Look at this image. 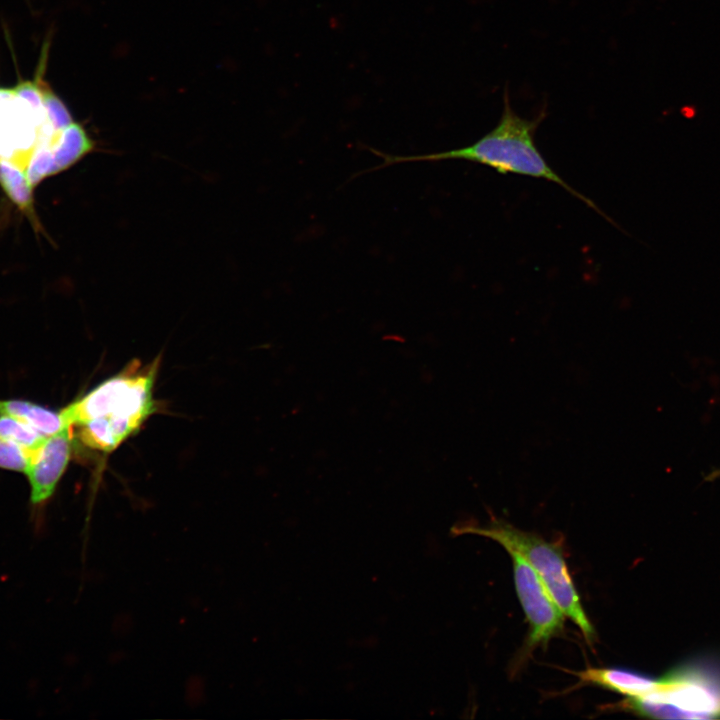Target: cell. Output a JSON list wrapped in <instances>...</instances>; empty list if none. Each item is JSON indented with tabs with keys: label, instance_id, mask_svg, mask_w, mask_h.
I'll use <instances>...</instances> for the list:
<instances>
[{
	"label": "cell",
	"instance_id": "cell-1",
	"mask_svg": "<svg viewBox=\"0 0 720 720\" xmlns=\"http://www.w3.org/2000/svg\"><path fill=\"white\" fill-rule=\"evenodd\" d=\"M44 46L32 78L0 85V186L27 217H34L35 188L69 168L93 148L44 75Z\"/></svg>",
	"mask_w": 720,
	"mask_h": 720
},
{
	"label": "cell",
	"instance_id": "cell-2",
	"mask_svg": "<svg viewBox=\"0 0 720 720\" xmlns=\"http://www.w3.org/2000/svg\"><path fill=\"white\" fill-rule=\"evenodd\" d=\"M546 115V107L532 119L517 115L510 104L509 91L506 87L503 94V111L497 125L476 142L465 147L418 155H392L367 147L368 151L382 161L369 169L357 172L353 178L395 164L465 160L488 166L504 175L516 174L554 182L616 225L593 200L563 180L542 156L535 143V134Z\"/></svg>",
	"mask_w": 720,
	"mask_h": 720
},
{
	"label": "cell",
	"instance_id": "cell-3",
	"mask_svg": "<svg viewBox=\"0 0 720 720\" xmlns=\"http://www.w3.org/2000/svg\"><path fill=\"white\" fill-rule=\"evenodd\" d=\"M158 364L133 362L61 409L67 423L79 428L86 446L111 452L141 428L156 410Z\"/></svg>",
	"mask_w": 720,
	"mask_h": 720
},
{
	"label": "cell",
	"instance_id": "cell-4",
	"mask_svg": "<svg viewBox=\"0 0 720 720\" xmlns=\"http://www.w3.org/2000/svg\"><path fill=\"white\" fill-rule=\"evenodd\" d=\"M466 531L490 538L505 549H513L520 553L536 571L563 614L576 623L587 640L593 638L594 629L583 610L558 546L498 521L487 527L468 528Z\"/></svg>",
	"mask_w": 720,
	"mask_h": 720
},
{
	"label": "cell",
	"instance_id": "cell-5",
	"mask_svg": "<svg viewBox=\"0 0 720 720\" xmlns=\"http://www.w3.org/2000/svg\"><path fill=\"white\" fill-rule=\"evenodd\" d=\"M631 710L653 718L720 717V674L703 666L679 668L651 692L625 701Z\"/></svg>",
	"mask_w": 720,
	"mask_h": 720
},
{
	"label": "cell",
	"instance_id": "cell-6",
	"mask_svg": "<svg viewBox=\"0 0 720 720\" xmlns=\"http://www.w3.org/2000/svg\"><path fill=\"white\" fill-rule=\"evenodd\" d=\"M73 427L68 426L31 450L25 470L30 486V505L34 530L43 528V510L54 495L72 454Z\"/></svg>",
	"mask_w": 720,
	"mask_h": 720
},
{
	"label": "cell",
	"instance_id": "cell-7",
	"mask_svg": "<svg viewBox=\"0 0 720 720\" xmlns=\"http://www.w3.org/2000/svg\"><path fill=\"white\" fill-rule=\"evenodd\" d=\"M506 550L513 561L516 592L529 623V643L543 644L562 629L564 614L529 562L517 551Z\"/></svg>",
	"mask_w": 720,
	"mask_h": 720
},
{
	"label": "cell",
	"instance_id": "cell-8",
	"mask_svg": "<svg viewBox=\"0 0 720 720\" xmlns=\"http://www.w3.org/2000/svg\"><path fill=\"white\" fill-rule=\"evenodd\" d=\"M583 682L592 683L630 697L653 691L658 680L623 668H588L578 673Z\"/></svg>",
	"mask_w": 720,
	"mask_h": 720
},
{
	"label": "cell",
	"instance_id": "cell-9",
	"mask_svg": "<svg viewBox=\"0 0 720 720\" xmlns=\"http://www.w3.org/2000/svg\"><path fill=\"white\" fill-rule=\"evenodd\" d=\"M0 414L18 419L46 437L70 426L62 410L56 411L23 399L0 400Z\"/></svg>",
	"mask_w": 720,
	"mask_h": 720
},
{
	"label": "cell",
	"instance_id": "cell-10",
	"mask_svg": "<svg viewBox=\"0 0 720 720\" xmlns=\"http://www.w3.org/2000/svg\"><path fill=\"white\" fill-rule=\"evenodd\" d=\"M0 437L33 450L46 436L12 416L0 414Z\"/></svg>",
	"mask_w": 720,
	"mask_h": 720
},
{
	"label": "cell",
	"instance_id": "cell-11",
	"mask_svg": "<svg viewBox=\"0 0 720 720\" xmlns=\"http://www.w3.org/2000/svg\"><path fill=\"white\" fill-rule=\"evenodd\" d=\"M31 450L0 437V468L25 472Z\"/></svg>",
	"mask_w": 720,
	"mask_h": 720
}]
</instances>
